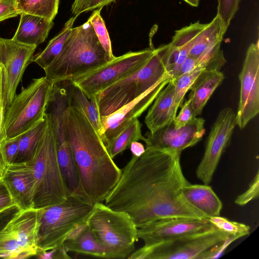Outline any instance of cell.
<instances>
[{
	"label": "cell",
	"instance_id": "6da1fadb",
	"mask_svg": "<svg viewBox=\"0 0 259 259\" xmlns=\"http://www.w3.org/2000/svg\"><path fill=\"white\" fill-rule=\"evenodd\" d=\"M180 155L151 147L140 156L132 155L104 204L127 213L138 228L166 218L208 219L183 195V188L190 183Z\"/></svg>",
	"mask_w": 259,
	"mask_h": 259
},
{
	"label": "cell",
	"instance_id": "7a4b0ae2",
	"mask_svg": "<svg viewBox=\"0 0 259 259\" xmlns=\"http://www.w3.org/2000/svg\"><path fill=\"white\" fill-rule=\"evenodd\" d=\"M67 133L83 192L94 203L103 202L118 181L121 170L84 114L76 107L70 106Z\"/></svg>",
	"mask_w": 259,
	"mask_h": 259
},
{
	"label": "cell",
	"instance_id": "3957f363",
	"mask_svg": "<svg viewBox=\"0 0 259 259\" xmlns=\"http://www.w3.org/2000/svg\"><path fill=\"white\" fill-rule=\"evenodd\" d=\"M104 50L88 20L73 28L58 57L44 70L56 83L90 72L107 62Z\"/></svg>",
	"mask_w": 259,
	"mask_h": 259
},
{
	"label": "cell",
	"instance_id": "277c9868",
	"mask_svg": "<svg viewBox=\"0 0 259 259\" xmlns=\"http://www.w3.org/2000/svg\"><path fill=\"white\" fill-rule=\"evenodd\" d=\"M162 45L142 67L95 95L101 116H107L145 93L160 92L171 79L162 60Z\"/></svg>",
	"mask_w": 259,
	"mask_h": 259
},
{
	"label": "cell",
	"instance_id": "5b68a950",
	"mask_svg": "<svg viewBox=\"0 0 259 259\" xmlns=\"http://www.w3.org/2000/svg\"><path fill=\"white\" fill-rule=\"evenodd\" d=\"M94 204L85 194L74 193L61 203L38 209V253L62 246L72 230L87 222Z\"/></svg>",
	"mask_w": 259,
	"mask_h": 259
},
{
	"label": "cell",
	"instance_id": "8992f818",
	"mask_svg": "<svg viewBox=\"0 0 259 259\" xmlns=\"http://www.w3.org/2000/svg\"><path fill=\"white\" fill-rule=\"evenodd\" d=\"M25 163L34 179L33 208L39 209L66 200L70 194L58 164L54 135L48 119L47 129L34 156Z\"/></svg>",
	"mask_w": 259,
	"mask_h": 259
},
{
	"label": "cell",
	"instance_id": "52a82bcc",
	"mask_svg": "<svg viewBox=\"0 0 259 259\" xmlns=\"http://www.w3.org/2000/svg\"><path fill=\"white\" fill-rule=\"evenodd\" d=\"M87 224L104 249L106 258H127L134 251L138 228L127 213L97 202Z\"/></svg>",
	"mask_w": 259,
	"mask_h": 259
},
{
	"label": "cell",
	"instance_id": "ba28073f",
	"mask_svg": "<svg viewBox=\"0 0 259 259\" xmlns=\"http://www.w3.org/2000/svg\"><path fill=\"white\" fill-rule=\"evenodd\" d=\"M54 83L45 76L34 78L16 95L5 114L6 140L20 137L44 118Z\"/></svg>",
	"mask_w": 259,
	"mask_h": 259
},
{
	"label": "cell",
	"instance_id": "9c48e42d",
	"mask_svg": "<svg viewBox=\"0 0 259 259\" xmlns=\"http://www.w3.org/2000/svg\"><path fill=\"white\" fill-rule=\"evenodd\" d=\"M230 235L214 227L186 235L134 251L129 259H199L207 251L223 242Z\"/></svg>",
	"mask_w": 259,
	"mask_h": 259
},
{
	"label": "cell",
	"instance_id": "30bf717a",
	"mask_svg": "<svg viewBox=\"0 0 259 259\" xmlns=\"http://www.w3.org/2000/svg\"><path fill=\"white\" fill-rule=\"evenodd\" d=\"M155 52L147 48L137 52L130 51L100 67L70 80L89 98L133 74L142 67Z\"/></svg>",
	"mask_w": 259,
	"mask_h": 259
},
{
	"label": "cell",
	"instance_id": "8fae6325",
	"mask_svg": "<svg viewBox=\"0 0 259 259\" xmlns=\"http://www.w3.org/2000/svg\"><path fill=\"white\" fill-rule=\"evenodd\" d=\"M236 125V113L225 107L219 113L209 134L204 155L196 170L197 178L209 185L221 157L230 145Z\"/></svg>",
	"mask_w": 259,
	"mask_h": 259
},
{
	"label": "cell",
	"instance_id": "7c38bea8",
	"mask_svg": "<svg viewBox=\"0 0 259 259\" xmlns=\"http://www.w3.org/2000/svg\"><path fill=\"white\" fill-rule=\"evenodd\" d=\"M37 46L0 37V64L4 69L3 98L6 112Z\"/></svg>",
	"mask_w": 259,
	"mask_h": 259
},
{
	"label": "cell",
	"instance_id": "4fadbf2b",
	"mask_svg": "<svg viewBox=\"0 0 259 259\" xmlns=\"http://www.w3.org/2000/svg\"><path fill=\"white\" fill-rule=\"evenodd\" d=\"M239 79L240 93L236 125L243 129L259 112L258 40L249 46Z\"/></svg>",
	"mask_w": 259,
	"mask_h": 259
},
{
	"label": "cell",
	"instance_id": "5bb4252c",
	"mask_svg": "<svg viewBox=\"0 0 259 259\" xmlns=\"http://www.w3.org/2000/svg\"><path fill=\"white\" fill-rule=\"evenodd\" d=\"M214 227L208 219L166 218L138 228L137 237L143 241L145 245H151Z\"/></svg>",
	"mask_w": 259,
	"mask_h": 259
},
{
	"label": "cell",
	"instance_id": "9a60e30c",
	"mask_svg": "<svg viewBox=\"0 0 259 259\" xmlns=\"http://www.w3.org/2000/svg\"><path fill=\"white\" fill-rule=\"evenodd\" d=\"M172 122L153 133L148 132L145 135L146 147L181 154L184 149L196 144L204 134L203 118L196 117L179 128L176 127Z\"/></svg>",
	"mask_w": 259,
	"mask_h": 259
},
{
	"label": "cell",
	"instance_id": "2e32d148",
	"mask_svg": "<svg viewBox=\"0 0 259 259\" xmlns=\"http://www.w3.org/2000/svg\"><path fill=\"white\" fill-rule=\"evenodd\" d=\"M159 92H148L111 114L101 116L102 131L100 137L104 144L120 133L134 119L140 116Z\"/></svg>",
	"mask_w": 259,
	"mask_h": 259
},
{
	"label": "cell",
	"instance_id": "e0dca14e",
	"mask_svg": "<svg viewBox=\"0 0 259 259\" xmlns=\"http://www.w3.org/2000/svg\"><path fill=\"white\" fill-rule=\"evenodd\" d=\"M205 25L197 21L177 30L171 41L162 45V60L171 79L188 56L193 45Z\"/></svg>",
	"mask_w": 259,
	"mask_h": 259
},
{
	"label": "cell",
	"instance_id": "ac0fdd59",
	"mask_svg": "<svg viewBox=\"0 0 259 259\" xmlns=\"http://www.w3.org/2000/svg\"><path fill=\"white\" fill-rule=\"evenodd\" d=\"M2 180L21 209L33 208L34 182L25 162L8 164Z\"/></svg>",
	"mask_w": 259,
	"mask_h": 259
},
{
	"label": "cell",
	"instance_id": "d6986e66",
	"mask_svg": "<svg viewBox=\"0 0 259 259\" xmlns=\"http://www.w3.org/2000/svg\"><path fill=\"white\" fill-rule=\"evenodd\" d=\"M38 209H21L10 220L18 244L26 257L38 253L37 233L38 228Z\"/></svg>",
	"mask_w": 259,
	"mask_h": 259
},
{
	"label": "cell",
	"instance_id": "ffe728a7",
	"mask_svg": "<svg viewBox=\"0 0 259 259\" xmlns=\"http://www.w3.org/2000/svg\"><path fill=\"white\" fill-rule=\"evenodd\" d=\"M149 109L145 123L151 133L172 122L178 111L175 102V84L170 79L159 93Z\"/></svg>",
	"mask_w": 259,
	"mask_h": 259
},
{
	"label": "cell",
	"instance_id": "44dd1931",
	"mask_svg": "<svg viewBox=\"0 0 259 259\" xmlns=\"http://www.w3.org/2000/svg\"><path fill=\"white\" fill-rule=\"evenodd\" d=\"M225 78L220 70H205L195 79L189 90V101L194 116L200 114L216 89Z\"/></svg>",
	"mask_w": 259,
	"mask_h": 259
},
{
	"label": "cell",
	"instance_id": "7402d4cb",
	"mask_svg": "<svg viewBox=\"0 0 259 259\" xmlns=\"http://www.w3.org/2000/svg\"><path fill=\"white\" fill-rule=\"evenodd\" d=\"M20 15L19 25L12 39L37 47L44 42L54 25L53 21L25 13Z\"/></svg>",
	"mask_w": 259,
	"mask_h": 259
},
{
	"label": "cell",
	"instance_id": "603a6c76",
	"mask_svg": "<svg viewBox=\"0 0 259 259\" xmlns=\"http://www.w3.org/2000/svg\"><path fill=\"white\" fill-rule=\"evenodd\" d=\"M182 192L187 201L207 218L220 215L222 202L208 185L189 184L183 188Z\"/></svg>",
	"mask_w": 259,
	"mask_h": 259
},
{
	"label": "cell",
	"instance_id": "cb8c5ba5",
	"mask_svg": "<svg viewBox=\"0 0 259 259\" xmlns=\"http://www.w3.org/2000/svg\"><path fill=\"white\" fill-rule=\"evenodd\" d=\"M63 246L67 252L105 258L104 249L96 240L87 222L76 227L69 233Z\"/></svg>",
	"mask_w": 259,
	"mask_h": 259
},
{
	"label": "cell",
	"instance_id": "d4e9b609",
	"mask_svg": "<svg viewBox=\"0 0 259 259\" xmlns=\"http://www.w3.org/2000/svg\"><path fill=\"white\" fill-rule=\"evenodd\" d=\"M225 33L220 18L216 15L199 34L188 55L199 59L221 49Z\"/></svg>",
	"mask_w": 259,
	"mask_h": 259
},
{
	"label": "cell",
	"instance_id": "484cf974",
	"mask_svg": "<svg viewBox=\"0 0 259 259\" xmlns=\"http://www.w3.org/2000/svg\"><path fill=\"white\" fill-rule=\"evenodd\" d=\"M69 96L71 106L78 108L84 114L100 137L102 131V124L96 96L89 99L71 81L69 85Z\"/></svg>",
	"mask_w": 259,
	"mask_h": 259
},
{
	"label": "cell",
	"instance_id": "4316f807",
	"mask_svg": "<svg viewBox=\"0 0 259 259\" xmlns=\"http://www.w3.org/2000/svg\"><path fill=\"white\" fill-rule=\"evenodd\" d=\"M48 125V119L39 121L20 138L18 151L13 163L25 162L34 156Z\"/></svg>",
	"mask_w": 259,
	"mask_h": 259
},
{
	"label": "cell",
	"instance_id": "83f0119b",
	"mask_svg": "<svg viewBox=\"0 0 259 259\" xmlns=\"http://www.w3.org/2000/svg\"><path fill=\"white\" fill-rule=\"evenodd\" d=\"M77 17L73 16L70 18L60 32L49 41L45 49L33 56L32 62L44 70L51 64L61 53Z\"/></svg>",
	"mask_w": 259,
	"mask_h": 259
},
{
	"label": "cell",
	"instance_id": "f1b7e54d",
	"mask_svg": "<svg viewBox=\"0 0 259 259\" xmlns=\"http://www.w3.org/2000/svg\"><path fill=\"white\" fill-rule=\"evenodd\" d=\"M142 124L138 118L131 121L120 133L110 140L105 145L106 150L113 159L118 154L130 148L135 141L147 139L142 134Z\"/></svg>",
	"mask_w": 259,
	"mask_h": 259
},
{
	"label": "cell",
	"instance_id": "f546056e",
	"mask_svg": "<svg viewBox=\"0 0 259 259\" xmlns=\"http://www.w3.org/2000/svg\"><path fill=\"white\" fill-rule=\"evenodd\" d=\"M60 0H16L20 13L38 16L53 21L58 13Z\"/></svg>",
	"mask_w": 259,
	"mask_h": 259
},
{
	"label": "cell",
	"instance_id": "4dcf8cb0",
	"mask_svg": "<svg viewBox=\"0 0 259 259\" xmlns=\"http://www.w3.org/2000/svg\"><path fill=\"white\" fill-rule=\"evenodd\" d=\"M10 221L0 232V257L13 259L27 258L18 244Z\"/></svg>",
	"mask_w": 259,
	"mask_h": 259
},
{
	"label": "cell",
	"instance_id": "1f68e13d",
	"mask_svg": "<svg viewBox=\"0 0 259 259\" xmlns=\"http://www.w3.org/2000/svg\"><path fill=\"white\" fill-rule=\"evenodd\" d=\"M207 70H215L210 66L202 65L188 73L171 79L175 84V102L178 109L183 104L185 94L190 90L195 79L202 72Z\"/></svg>",
	"mask_w": 259,
	"mask_h": 259
},
{
	"label": "cell",
	"instance_id": "d6a6232c",
	"mask_svg": "<svg viewBox=\"0 0 259 259\" xmlns=\"http://www.w3.org/2000/svg\"><path fill=\"white\" fill-rule=\"evenodd\" d=\"M102 9L95 10L88 20L91 23L96 36L104 50L107 61L114 59L115 56L113 54L111 40L102 19L100 12Z\"/></svg>",
	"mask_w": 259,
	"mask_h": 259
},
{
	"label": "cell",
	"instance_id": "836d02e7",
	"mask_svg": "<svg viewBox=\"0 0 259 259\" xmlns=\"http://www.w3.org/2000/svg\"><path fill=\"white\" fill-rule=\"evenodd\" d=\"M208 219L215 227L229 234L241 238L250 233L249 226L244 224L230 221L220 215L210 217Z\"/></svg>",
	"mask_w": 259,
	"mask_h": 259
},
{
	"label": "cell",
	"instance_id": "e575fe53",
	"mask_svg": "<svg viewBox=\"0 0 259 259\" xmlns=\"http://www.w3.org/2000/svg\"><path fill=\"white\" fill-rule=\"evenodd\" d=\"M240 2V0H218L217 15L225 32L239 9Z\"/></svg>",
	"mask_w": 259,
	"mask_h": 259
},
{
	"label": "cell",
	"instance_id": "d590c367",
	"mask_svg": "<svg viewBox=\"0 0 259 259\" xmlns=\"http://www.w3.org/2000/svg\"><path fill=\"white\" fill-rule=\"evenodd\" d=\"M116 0H74L71 6L72 14L78 16L81 13L96 9H102Z\"/></svg>",
	"mask_w": 259,
	"mask_h": 259
},
{
	"label": "cell",
	"instance_id": "8d00e7d4",
	"mask_svg": "<svg viewBox=\"0 0 259 259\" xmlns=\"http://www.w3.org/2000/svg\"><path fill=\"white\" fill-rule=\"evenodd\" d=\"M259 195V172L257 173L244 193L239 195L235 200V203L240 206H244L252 200L256 199Z\"/></svg>",
	"mask_w": 259,
	"mask_h": 259
},
{
	"label": "cell",
	"instance_id": "74e56055",
	"mask_svg": "<svg viewBox=\"0 0 259 259\" xmlns=\"http://www.w3.org/2000/svg\"><path fill=\"white\" fill-rule=\"evenodd\" d=\"M240 238L238 236L229 235L223 242L205 252L200 256L199 259H213L220 257L232 242Z\"/></svg>",
	"mask_w": 259,
	"mask_h": 259
},
{
	"label": "cell",
	"instance_id": "f35d334b",
	"mask_svg": "<svg viewBox=\"0 0 259 259\" xmlns=\"http://www.w3.org/2000/svg\"><path fill=\"white\" fill-rule=\"evenodd\" d=\"M181 109L173 121L174 126L179 128L185 125L195 117L194 116L190 102L188 99L181 106Z\"/></svg>",
	"mask_w": 259,
	"mask_h": 259
},
{
	"label": "cell",
	"instance_id": "ab89813d",
	"mask_svg": "<svg viewBox=\"0 0 259 259\" xmlns=\"http://www.w3.org/2000/svg\"><path fill=\"white\" fill-rule=\"evenodd\" d=\"M20 14L16 0H0V22Z\"/></svg>",
	"mask_w": 259,
	"mask_h": 259
},
{
	"label": "cell",
	"instance_id": "60d3db41",
	"mask_svg": "<svg viewBox=\"0 0 259 259\" xmlns=\"http://www.w3.org/2000/svg\"><path fill=\"white\" fill-rule=\"evenodd\" d=\"M20 137L7 140L2 146V148L7 164L14 162L18 151Z\"/></svg>",
	"mask_w": 259,
	"mask_h": 259
},
{
	"label": "cell",
	"instance_id": "b9f144b4",
	"mask_svg": "<svg viewBox=\"0 0 259 259\" xmlns=\"http://www.w3.org/2000/svg\"><path fill=\"white\" fill-rule=\"evenodd\" d=\"M4 87V69L0 64V147L4 144L6 140L5 131V114L3 98Z\"/></svg>",
	"mask_w": 259,
	"mask_h": 259
},
{
	"label": "cell",
	"instance_id": "7bdbcfd3",
	"mask_svg": "<svg viewBox=\"0 0 259 259\" xmlns=\"http://www.w3.org/2000/svg\"><path fill=\"white\" fill-rule=\"evenodd\" d=\"M37 257L41 259H68L71 258L63 245L50 250L38 253Z\"/></svg>",
	"mask_w": 259,
	"mask_h": 259
},
{
	"label": "cell",
	"instance_id": "ee69618b",
	"mask_svg": "<svg viewBox=\"0 0 259 259\" xmlns=\"http://www.w3.org/2000/svg\"><path fill=\"white\" fill-rule=\"evenodd\" d=\"M20 209L19 206L15 203L0 210V232Z\"/></svg>",
	"mask_w": 259,
	"mask_h": 259
},
{
	"label": "cell",
	"instance_id": "f6af8a7d",
	"mask_svg": "<svg viewBox=\"0 0 259 259\" xmlns=\"http://www.w3.org/2000/svg\"><path fill=\"white\" fill-rule=\"evenodd\" d=\"M16 203L5 183L0 181V210Z\"/></svg>",
	"mask_w": 259,
	"mask_h": 259
},
{
	"label": "cell",
	"instance_id": "bcb514c9",
	"mask_svg": "<svg viewBox=\"0 0 259 259\" xmlns=\"http://www.w3.org/2000/svg\"><path fill=\"white\" fill-rule=\"evenodd\" d=\"M130 148L132 155L136 157L140 156L145 150L144 145L138 141L133 142Z\"/></svg>",
	"mask_w": 259,
	"mask_h": 259
},
{
	"label": "cell",
	"instance_id": "7dc6e473",
	"mask_svg": "<svg viewBox=\"0 0 259 259\" xmlns=\"http://www.w3.org/2000/svg\"><path fill=\"white\" fill-rule=\"evenodd\" d=\"M8 164L5 157L2 147H0V172L3 175L7 168Z\"/></svg>",
	"mask_w": 259,
	"mask_h": 259
},
{
	"label": "cell",
	"instance_id": "c3c4849f",
	"mask_svg": "<svg viewBox=\"0 0 259 259\" xmlns=\"http://www.w3.org/2000/svg\"><path fill=\"white\" fill-rule=\"evenodd\" d=\"M186 3H187L189 5L197 7L199 6V0H183Z\"/></svg>",
	"mask_w": 259,
	"mask_h": 259
},
{
	"label": "cell",
	"instance_id": "681fc988",
	"mask_svg": "<svg viewBox=\"0 0 259 259\" xmlns=\"http://www.w3.org/2000/svg\"><path fill=\"white\" fill-rule=\"evenodd\" d=\"M2 177H3V176H2V175L1 172H0V177H1V178H2Z\"/></svg>",
	"mask_w": 259,
	"mask_h": 259
},
{
	"label": "cell",
	"instance_id": "f907efd6",
	"mask_svg": "<svg viewBox=\"0 0 259 259\" xmlns=\"http://www.w3.org/2000/svg\"><path fill=\"white\" fill-rule=\"evenodd\" d=\"M2 180V178L0 177V181Z\"/></svg>",
	"mask_w": 259,
	"mask_h": 259
}]
</instances>
